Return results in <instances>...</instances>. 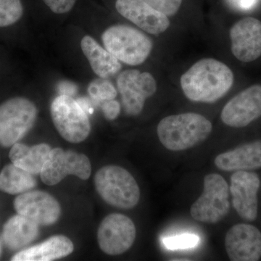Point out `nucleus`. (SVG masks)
<instances>
[{"mask_svg": "<svg viewBox=\"0 0 261 261\" xmlns=\"http://www.w3.org/2000/svg\"><path fill=\"white\" fill-rule=\"evenodd\" d=\"M231 70L213 58L201 59L181 75L184 94L196 102L213 103L227 93L233 86Z\"/></svg>", "mask_w": 261, "mask_h": 261, "instance_id": "nucleus-1", "label": "nucleus"}, {"mask_svg": "<svg viewBox=\"0 0 261 261\" xmlns=\"http://www.w3.org/2000/svg\"><path fill=\"white\" fill-rule=\"evenodd\" d=\"M213 125L205 116L187 113L163 118L157 128L160 142L166 149L181 151L207 140Z\"/></svg>", "mask_w": 261, "mask_h": 261, "instance_id": "nucleus-2", "label": "nucleus"}, {"mask_svg": "<svg viewBox=\"0 0 261 261\" xmlns=\"http://www.w3.org/2000/svg\"><path fill=\"white\" fill-rule=\"evenodd\" d=\"M96 190L102 200L113 207L133 208L140 199V190L135 178L118 166L101 168L94 176Z\"/></svg>", "mask_w": 261, "mask_h": 261, "instance_id": "nucleus-3", "label": "nucleus"}, {"mask_svg": "<svg viewBox=\"0 0 261 261\" xmlns=\"http://www.w3.org/2000/svg\"><path fill=\"white\" fill-rule=\"evenodd\" d=\"M105 47L119 61L130 65L142 64L152 49V41L144 33L125 25H113L103 32Z\"/></svg>", "mask_w": 261, "mask_h": 261, "instance_id": "nucleus-4", "label": "nucleus"}, {"mask_svg": "<svg viewBox=\"0 0 261 261\" xmlns=\"http://www.w3.org/2000/svg\"><path fill=\"white\" fill-rule=\"evenodd\" d=\"M37 116L35 105L25 97H14L0 105V145L11 147L27 135Z\"/></svg>", "mask_w": 261, "mask_h": 261, "instance_id": "nucleus-5", "label": "nucleus"}, {"mask_svg": "<svg viewBox=\"0 0 261 261\" xmlns=\"http://www.w3.org/2000/svg\"><path fill=\"white\" fill-rule=\"evenodd\" d=\"M228 198L229 187L226 180L217 173L206 175L203 192L190 208L192 217L205 224H217L229 212Z\"/></svg>", "mask_w": 261, "mask_h": 261, "instance_id": "nucleus-6", "label": "nucleus"}, {"mask_svg": "<svg viewBox=\"0 0 261 261\" xmlns=\"http://www.w3.org/2000/svg\"><path fill=\"white\" fill-rule=\"evenodd\" d=\"M50 111L55 126L64 140L80 143L89 137L91 125L88 116L73 98L61 94L51 102Z\"/></svg>", "mask_w": 261, "mask_h": 261, "instance_id": "nucleus-7", "label": "nucleus"}, {"mask_svg": "<svg viewBox=\"0 0 261 261\" xmlns=\"http://www.w3.org/2000/svg\"><path fill=\"white\" fill-rule=\"evenodd\" d=\"M92 166L85 154L61 148L51 149L41 171V179L49 186L58 185L68 175L82 180L90 177Z\"/></svg>", "mask_w": 261, "mask_h": 261, "instance_id": "nucleus-8", "label": "nucleus"}, {"mask_svg": "<svg viewBox=\"0 0 261 261\" xmlns=\"http://www.w3.org/2000/svg\"><path fill=\"white\" fill-rule=\"evenodd\" d=\"M117 87L121 94L123 110L128 116L140 114L146 99L157 91L153 75L137 70L122 72L117 79Z\"/></svg>", "mask_w": 261, "mask_h": 261, "instance_id": "nucleus-9", "label": "nucleus"}, {"mask_svg": "<svg viewBox=\"0 0 261 261\" xmlns=\"http://www.w3.org/2000/svg\"><path fill=\"white\" fill-rule=\"evenodd\" d=\"M136 234L135 225L128 216L110 214L102 220L98 228V244L108 255H121L133 245Z\"/></svg>", "mask_w": 261, "mask_h": 261, "instance_id": "nucleus-10", "label": "nucleus"}, {"mask_svg": "<svg viewBox=\"0 0 261 261\" xmlns=\"http://www.w3.org/2000/svg\"><path fill=\"white\" fill-rule=\"evenodd\" d=\"M261 116V85L251 86L230 99L221 118L226 126L243 128Z\"/></svg>", "mask_w": 261, "mask_h": 261, "instance_id": "nucleus-11", "label": "nucleus"}, {"mask_svg": "<svg viewBox=\"0 0 261 261\" xmlns=\"http://www.w3.org/2000/svg\"><path fill=\"white\" fill-rule=\"evenodd\" d=\"M260 187L258 175L247 171H238L231 175L229 192L233 208L242 219L254 221L257 216V192Z\"/></svg>", "mask_w": 261, "mask_h": 261, "instance_id": "nucleus-12", "label": "nucleus"}, {"mask_svg": "<svg viewBox=\"0 0 261 261\" xmlns=\"http://www.w3.org/2000/svg\"><path fill=\"white\" fill-rule=\"evenodd\" d=\"M14 207L18 214L43 226L54 224L61 214L58 201L47 192L42 191L20 194L15 199Z\"/></svg>", "mask_w": 261, "mask_h": 261, "instance_id": "nucleus-13", "label": "nucleus"}, {"mask_svg": "<svg viewBox=\"0 0 261 261\" xmlns=\"http://www.w3.org/2000/svg\"><path fill=\"white\" fill-rule=\"evenodd\" d=\"M225 247L231 260H259L261 258L260 230L250 224L234 225L226 233Z\"/></svg>", "mask_w": 261, "mask_h": 261, "instance_id": "nucleus-14", "label": "nucleus"}, {"mask_svg": "<svg viewBox=\"0 0 261 261\" xmlns=\"http://www.w3.org/2000/svg\"><path fill=\"white\" fill-rule=\"evenodd\" d=\"M231 51L244 63L255 61L261 56V21L247 17L237 22L230 30Z\"/></svg>", "mask_w": 261, "mask_h": 261, "instance_id": "nucleus-15", "label": "nucleus"}, {"mask_svg": "<svg viewBox=\"0 0 261 261\" xmlns=\"http://www.w3.org/2000/svg\"><path fill=\"white\" fill-rule=\"evenodd\" d=\"M116 8L122 16L149 34L159 35L170 27L168 16L142 0H116Z\"/></svg>", "mask_w": 261, "mask_h": 261, "instance_id": "nucleus-16", "label": "nucleus"}, {"mask_svg": "<svg viewBox=\"0 0 261 261\" xmlns=\"http://www.w3.org/2000/svg\"><path fill=\"white\" fill-rule=\"evenodd\" d=\"M224 171H250L261 168V140L245 144L219 154L214 161Z\"/></svg>", "mask_w": 261, "mask_h": 261, "instance_id": "nucleus-17", "label": "nucleus"}, {"mask_svg": "<svg viewBox=\"0 0 261 261\" xmlns=\"http://www.w3.org/2000/svg\"><path fill=\"white\" fill-rule=\"evenodd\" d=\"M74 250L71 240L63 235H57L19 252L12 257L13 261H50L70 255Z\"/></svg>", "mask_w": 261, "mask_h": 261, "instance_id": "nucleus-18", "label": "nucleus"}, {"mask_svg": "<svg viewBox=\"0 0 261 261\" xmlns=\"http://www.w3.org/2000/svg\"><path fill=\"white\" fill-rule=\"evenodd\" d=\"M39 234V224L29 218L18 214L10 218L3 226V243L15 250L32 243Z\"/></svg>", "mask_w": 261, "mask_h": 261, "instance_id": "nucleus-19", "label": "nucleus"}, {"mask_svg": "<svg viewBox=\"0 0 261 261\" xmlns=\"http://www.w3.org/2000/svg\"><path fill=\"white\" fill-rule=\"evenodd\" d=\"M81 47L90 63L91 68L100 78L112 76L121 69V63L116 57L101 47L90 36H85L82 39Z\"/></svg>", "mask_w": 261, "mask_h": 261, "instance_id": "nucleus-20", "label": "nucleus"}, {"mask_svg": "<svg viewBox=\"0 0 261 261\" xmlns=\"http://www.w3.org/2000/svg\"><path fill=\"white\" fill-rule=\"evenodd\" d=\"M51 149L47 144L29 147L17 142L12 146L9 157L15 166L33 175L38 174L41 173Z\"/></svg>", "mask_w": 261, "mask_h": 261, "instance_id": "nucleus-21", "label": "nucleus"}, {"mask_svg": "<svg viewBox=\"0 0 261 261\" xmlns=\"http://www.w3.org/2000/svg\"><path fill=\"white\" fill-rule=\"evenodd\" d=\"M37 181L32 173L15 166L7 165L0 173V191L20 195L35 188Z\"/></svg>", "mask_w": 261, "mask_h": 261, "instance_id": "nucleus-22", "label": "nucleus"}, {"mask_svg": "<svg viewBox=\"0 0 261 261\" xmlns=\"http://www.w3.org/2000/svg\"><path fill=\"white\" fill-rule=\"evenodd\" d=\"M23 13L21 0H0V27L18 22Z\"/></svg>", "mask_w": 261, "mask_h": 261, "instance_id": "nucleus-23", "label": "nucleus"}, {"mask_svg": "<svg viewBox=\"0 0 261 261\" xmlns=\"http://www.w3.org/2000/svg\"><path fill=\"white\" fill-rule=\"evenodd\" d=\"M88 92L92 99L101 103L115 99L117 96L114 86L102 78L91 82L88 87Z\"/></svg>", "mask_w": 261, "mask_h": 261, "instance_id": "nucleus-24", "label": "nucleus"}, {"mask_svg": "<svg viewBox=\"0 0 261 261\" xmlns=\"http://www.w3.org/2000/svg\"><path fill=\"white\" fill-rule=\"evenodd\" d=\"M200 239L195 234L184 233L177 236L163 239V244L169 250H179L188 249L197 246Z\"/></svg>", "mask_w": 261, "mask_h": 261, "instance_id": "nucleus-25", "label": "nucleus"}, {"mask_svg": "<svg viewBox=\"0 0 261 261\" xmlns=\"http://www.w3.org/2000/svg\"><path fill=\"white\" fill-rule=\"evenodd\" d=\"M166 16H172L180 9L182 0H142Z\"/></svg>", "mask_w": 261, "mask_h": 261, "instance_id": "nucleus-26", "label": "nucleus"}, {"mask_svg": "<svg viewBox=\"0 0 261 261\" xmlns=\"http://www.w3.org/2000/svg\"><path fill=\"white\" fill-rule=\"evenodd\" d=\"M53 13L63 14L70 11L76 0H43Z\"/></svg>", "mask_w": 261, "mask_h": 261, "instance_id": "nucleus-27", "label": "nucleus"}, {"mask_svg": "<svg viewBox=\"0 0 261 261\" xmlns=\"http://www.w3.org/2000/svg\"><path fill=\"white\" fill-rule=\"evenodd\" d=\"M101 108L106 119L110 121L116 119L121 113V105L115 99L102 102Z\"/></svg>", "mask_w": 261, "mask_h": 261, "instance_id": "nucleus-28", "label": "nucleus"}, {"mask_svg": "<svg viewBox=\"0 0 261 261\" xmlns=\"http://www.w3.org/2000/svg\"><path fill=\"white\" fill-rule=\"evenodd\" d=\"M226 2L233 9L247 11L255 8L259 0H226Z\"/></svg>", "mask_w": 261, "mask_h": 261, "instance_id": "nucleus-29", "label": "nucleus"}, {"mask_svg": "<svg viewBox=\"0 0 261 261\" xmlns=\"http://www.w3.org/2000/svg\"><path fill=\"white\" fill-rule=\"evenodd\" d=\"M59 90L61 92V94L70 96L72 94L75 93L76 87L73 84L69 83V82H63V83L60 84Z\"/></svg>", "mask_w": 261, "mask_h": 261, "instance_id": "nucleus-30", "label": "nucleus"}, {"mask_svg": "<svg viewBox=\"0 0 261 261\" xmlns=\"http://www.w3.org/2000/svg\"><path fill=\"white\" fill-rule=\"evenodd\" d=\"M2 254V243L1 240H0V256H1Z\"/></svg>", "mask_w": 261, "mask_h": 261, "instance_id": "nucleus-31", "label": "nucleus"}]
</instances>
